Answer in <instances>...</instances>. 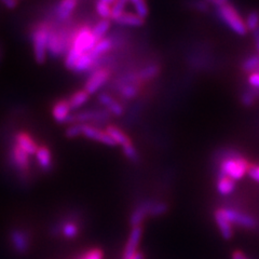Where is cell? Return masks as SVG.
Instances as JSON below:
<instances>
[{"mask_svg": "<svg viewBox=\"0 0 259 259\" xmlns=\"http://www.w3.org/2000/svg\"><path fill=\"white\" fill-rule=\"evenodd\" d=\"M217 14L220 19L228 26L231 30L237 32L238 35H245L246 34V26L244 21L242 20L240 14L236 10V8L231 6L229 3H225L223 6L216 8Z\"/></svg>", "mask_w": 259, "mask_h": 259, "instance_id": "1", "label": "cell"}, {"mask_svg": "<svg viewBox=\"0 0 259 259\" xmlns=\"http://www.w3.org/2000/svg\"><path fill=\"white\" fill-rule=\"evenodd\" d=\"M248 163L245 159L239 156L227 157L221 165V172L218 176L228 177L230 180L239 181L248 171Z\"/></svg>", "mask_w": 259, "mask_h": 259, "instance_id": "2", "label": "cell"}, {"mask_svg": "<svg viewBox=\"0 0 259 259\" xmlns=\"http://www.w3.org/2000/svg\"><path fill=\"white\" fill-rule=\"evenodd\" d=\"M49 29L47 26H39L32 34V48H34L35 61L38 64H44L48 55V37Z\"/></svg>", "mask_w": 259, "mask_h": 259, "instance_id": "3", "label": "cell"}, {"mask_svg": "<svg viewBox=\"0 0 259 259\" xmlns=\"http://www.w3.org/2000/svg\"><path fill=\"white\" fill-rule=\"evenodd\" d=\"M97 44V40L92 34V29L89 27H81L74 35L71 40V47L81 54L89 53Z\"/></svg>", "mask_w": 259, "mask_h": 259, "instance_id": "4", "label": "cell"}, {"mask_svg": "<svg viewBox=\"0 0 259 259\" xmlns=\"http://www.w3.org/2000/svg\"><path fill=\"white\" fill-rule=\"evenodd\" d=\"M10 244L16 254L25 255L30 248L29 234L23 229H13L10 232Z\"/></svg>", "mask_w": 259, "mask_h": 259, "instance_id": "5", "label": "cell"}, {"mask_svg": "<svg viewBox=\"0 0 259 259\" xmlns=\"http://www.w3.org/2000/svg\"><path fill=\"white\" fill-rule=\"evenodd\" d=\"M68 50L67 40L64 38L63 35L56 31H49L48 54H50L53 58H59L62 54H66Z\"/></svg>", "mask_w": 259, "mask_h": 259, "instance_id": "6", "label": "cell"}, {"mask_svg": "<svg viewBox=\"0 0 259 259\" xmlns=\"http://www.w3.org/2000/svg\"><path fill=\"white\" fill-rule=\"evenodd\" d=\"M222 210H223L225 217L229 221V223L231 225L234 224V225L242 227V228H245V229L256 228L257 222L252 216L246 215L244 213H241V212H239V210L231 209V208H222Z\"/></svg>", "mask_w": 259, "mask_h": 259, "instance_id": "7", "label": "cell"}, {"mask_svg": "<svg viewBox=\"0 0 259 259\" xmlns=\"http://www.w3.org/2000/svg\"><path fill=\"white\" fill-rule=\"evenodd\" d=\"M81 136H84L89 140H92L94 142L101 143V144H105L107 146H117L105 130L95 127L91 124L81 123Z\"/></svg>", "mask_w": 259, "mask_h": 259, "instance_id": "8", "label": "cell"}, {"mask_svg": "<svg viewBox=\"0 0 259 259\" xmlns=\"http://www.w3.org/2000/svg\"><path fill=\"white\" fill-rule=\"evenodd\" d=\"M109 116L110 113L105 110H84L71 115L69 122L88 124V122H92V121H105Z\"/></svg>", "mask_w": 259, "mask_h": 259, "instance_id": "9", "label": "cell"}, {"mask_svg": "<svg viewBox=\"0 0 259 259\" xmlns=\"http://www.w3.org/2000/svg\"><path fill=\"white\" fill-rule=\"evenodd\" d=\"M108 79H109V71L108 70L104 69V68L97 69V70L93 71V74L87 80L83 90L89 95H92L99 91L100 89L107 82Z\"/></svg>", "mask_w": 259, "mask_h": 259, "instance_id": "10", "label": "cell"}, {"mask_svg": "<svg viewBox=\"0 0 259 259\" xmlns=\"http://www.w3.org/2000/svg\"><path fill=\"white\" fill-rule=\"evenodd\" d=\"M143 236L142 227H132L131 232L128 234L125 246L122 253V259H131L135 254H137V248L140 246V243Z\"/></svg>", "mask_w": 259, "mask_h": 259, "instance_id": "11", "label": "cell"}, {"mask_svg": "<svg viewBox=\"0 0 259 259\" xmlns=\"http://www.w3.org/2000/svg\"><path fill=\"white\" fill-rule=\"evenodd\" d=\"M52 116L58 123L69 122L71 116V109L67 100H61L54 104L52 108Z\"/></svg>", "mask_w": 259, "mask_h": 259, "instance_id": "12", "label": "cell"}, {"mask_svg": "<svg viewBox=\"0 0 259 259\" xmlns=\"http://www.w3.org/2000/svg\"><path fill=\"white\" fill-rule=\"evenodd\" d=\"M15 143L19 148L25 151L28 156H35L38 149L37 143L31 139V136L25 132H20L15 135Z\"/></svg>", "mask_w": 259, "mask_h": 259, "instance_id": "13", "label": "cell"}, {"mask_svg": "<svg viewBox=\"0 0 259 259\" xmlns=\"http://www.w3.org/2000/svg\"><path fill=\"white\" fill-rule=\"evenodd\" d=\"M99 102L107 109L110 115L119 117L123 113V107L121 106V104L106 93H102L99 95Z\"/></svg>", "mask_w": 259, "mask_h": 259, "instance_id": "14", "label": "cell"}, {"mask_svg": "<svg viewBox=\"0 0 259 259\" xmlns=\"http://www.w3.org/2000/svg\"><path fill=\"white\" fill-rule=\"evenodd\" d=\"M215 222L217 224L218 229L221 231L222 237L225 240H230L233 237V228L229 221L225 217L222 208L217 209L215 212Z\"/></svg>", "mask_w": 259, "mask_h": 259, "instance_id": "15", "label": "cell"}, {"mask_svg": "<svg viewBox=\"0 0 259 259\" xmlns=\"http://www.w3.org/2000/svg\"><path fill=\"white\" fill-rule=\"evenodd\" d=\"M152 204V202H143L139 206H137L133 213L131 214V217H130V224L132 225V227H139L141 224L145 221V218L149 215V210L150 206Z\"/></svg>", "mask_w": 259, "mask_h": 259, "instance_id": "16", "label": "cell"}, {"mask_svg": "<svg viewBox=\"0 0 259 259\" xmlns=\"http://www.w3.org/2000/svg\"><path fill=\"white\" fill-rule=\"evenodd\" d=\"M35 156L38 165L45 171H49L52 167V153L46 146H38Z\"/></svg>", "mask_w": 259, "mask_h": 259, "instance_id": "17", "label": "cell"}, {"mask_svg": "<svg viewBox=\"0 0 259 259\" xmlns=\"http://www.w3.org/2000/svg\"><path fill=\"white\" fill-rule=\"evenodd\" d=\"M78 3L76 0H63L59 3L55 8V13L58 18L61 20H66L71 15V13L75 11Z\"/></svg>", "mask_w": 259, "mask_h": 259, "instance_id": "18", "label": "cell"}, {"mask_svg": "<svg viewBox=\"0 0 259 259\" xmlns=\"http://www.w3.org/2000/svg\"><path fill=\"white\" fill-rule=\"evenodd\" d=\"M12 160L16 167L20 169H26L29 165V156L25 151H23L18 146H14L12 149Z\"/></svg>", "mask_w": 259, "mask_h": 259, "instance_id": "19", "label": "cell"}, {"mask_svg": "<svg viewBox=\"0 0 259 259\" xmlns=\"http://www.w3.org/2000/svg\"><path fill=\"white\" fill-rule=\"evenodd\" d=\"M105 131L107 132V134L111 137V140L115 142L116 145H121L123 147V146L132 143L131 140L127 137V135L115 125H108Z\"/></svg>", "mask_w": 259, "mask_h": 259, "instance_id": "20", "label": "cell"}, {"mask_svg": "<svg viewBox=\"0 0 259 259\" xmlns=\"http://www.w3.org/2000/svg\"><path fill=\"white\" fill-rule=\"evenodd\" d=\"M111 48H112L111 39L105 37V38L101 39L100 41H97L95 47L89 53H90V55L96 61L97 59H100L102 55H104L105 53L108 52Z\"/></svg>", "mask_w": 259, "mask_h": 259, "instance_id": "21", "label": "cell"}, {"mask_svg": "<svg viewBox=\"0 0 259 259\" xmlns=\"http://www.w3.org/2000/svg\"><path fill=\"white\" fill-rule=\"evenodd\" d=\"M89 97H90V95H89L84 90H79L72 94L67 100L71 111L77 110L82 107L83 105L89 101Z\"/></svg>", "mask_w": 259, "mask_h": 259, "instance_id": "22", "label": "cell"}, {"mask_svg": "<svg viewBox=\"0 0 259 259\" xmlns=\"http://www.w3.org/2000/svg\"><path fill=\"white\" fill-rule=\"evenodd\" d=\"M79 226L75 222H65L62 226L59 227L58 232H60L65 239H75L78 237L79 234Z\"/></svg>", "mask_w": 259, "mask_h": 259, "instance_id": "23", "label": "cell"}, {"mask_svg": "<svg viewBox=\"0 0 259 259\" xmlns=\"http://www.w3.org/2000/svg\"><path fill=\"white\" fill-rule=\"evenodd\" d=\"M115 22L125 26H142L144 24V20L139 18L135 13L126 11L123 14H121Z\"/></svg>", "mask_w": 259, "mask_h": 259, "instance_id": "24", "label": "cell"}, {"mask_svg": "<svg viewBox=\"0 0 259 259\" xmlns=\"http://www.w3.org/2000/svg\"><path fill=\"white\" fill-rule=\"evenodd\" d=\"M234 188H236V184L232 180L225 176H218L217 190L222 196H228V194L233 192Z\"/></svg>", "mask_w": 259, "mask_h": 259, "instance_id": "25", "label": "cell"}, {"mask_svg": "<svg viewBox=\"0 0 259 259\" xmlns=\"http://www.w3.org/2000/svg\"><path fill=\"white\" fill-rule=\"evenodd\" d=\"M113 2L112 0H100L95 4L96 13L99 14L102 20H109L111 18V7Z\"/></svg>", "mask_w": 259, "mask_h": 259, "instance_id": "26", "label": "cell"}, {"mask_svg": "<svg viewBox=\"0 0 259 259\" xmlns=\"http://www.w3.org/2000/svg\"><path fill=\"white\" fill-rule=\"evenodd\" d=\"M95 60L90 55V53H84L80 56L72 70L75 72H85L93 66Z\"/></svg>", "mask_w": 259, "mask_h": 259, "instance_id": "27", "label": "cell"}, {"mask_svg": "<svg viewBox=\"0 0 259 259\" xmlns=\"http://www.w3.org/2000/svg\"><path fill=\"white\" fill-rule=\"evenodd\" d=\"M109 28H110V21L109 20H101L97 22L95 24V26L92 28V34L97 41H100L101 39L105 38V35L107 34Z\"/></svg>", "mask_w": 259, "mask_h": 259, "instance_id": "28", "label": "cell"}, {"mask_svg": "<svg viewBox=\"0 0 259 259\" xmlns=\"http://www.w3.org/2000/svg\"><path fill=\"white\" fill-rule=\"evenodd\" d=\"M130 4L132 5L133 9H134V13L139 16V18H141L142 20H145L146 18H147L149 10H148L147 4H146L144 0H132Z\"/></svg>", "mask_w": 259, "mask_h": 259, "instance_id": "29", "label": "cell"}, {"mask_svg": "<svg viewBox=\"0 0 259 259\" xmlns=\"http://www.w3.org/2000/svg\"><path fill=\"white\" fill-rule=\"evenodd\" d=\"M81 55H82V54L79 53L76 50H74L72 48H69V50L66 52V54H65V61H64L65 67H66L67 69H70V70L74 69L75 65H76L77 61L79 60Z\"/></svg>", "mask_w": 259, "mask_h": 259, "instance_id": "30", "label": "cell"}, {"mask_svg": "<svg viewBox=\"0 0 259 259\" xmlns=\"http://www.w3.org/2000/svg\"><path fill=\"white\" fill-rule=\"evenodd\" d=\"M127 5H128V3L125 2V0H118V2H113L112 7H111V18H110V20L116 21L121 14H123L125 12Z\"/></svg>", "mask_w": 259, "mask_h": 259, "instance_id": "31", "label": "cell"}, {"mask_svg": "<svg viewBox=\"0 0 259 259\" xmlns=\"http://www.w3.org/2000/svg\"><path fill=\"white\" fill-rule=\"evenodd\" d=\"M76 259H104V250L100 247H92L81 253Z\"/></svg>", "mask_w": 259, "mask_h": 259, "instance_id": "32", "label": "cell"}, {"mask_svg": "<svg viewBox=\"0 0 259 259\" xmlns=\"http://www.w3.org/2000/svg\"><path fill=\"white\" fill-rule=\"evenodd\" d=\"M259 69V55H252L249 56L245 60V62L243 63V70L249 72H255Z\"/></svg>", "mask_w": 259, "mask_h": 259, "instance_id": "33", "label": "cell"}, {"mask_svg": "<svg viewBox=\"0 0 259 259\" xmlns=\"http://www.w3.org/2000/svg\"><path fill=\"white\" fill-rule=\"evenodd\" d=\"M244 23H245L246 29L255 31L256 29L259 28V13L256 11L250 12L247 15V19Z\"/></svg>", "mask_w": 259, "mask_h": 259, "instance_id": "34", "label": "cell"}, {"mask_svg": "<svg viewBox=\"0 0 259 259\" xmlns=\"http://www.w3.org/2000/svg\"><path fill=\"white\" fill-rule=\"evenodd\" d=\"M167 210V205L163 202H157V203H152L150 206V210H149V215L150 216H161L163 215L164 213H166Z\"/></svg>", "mask_w": 259, "mask_h": 259, "instance_id": "35", "label": "cell"}, {"mask_svg": "<svg viewBox=\"0 0 259 259\" xmlns=\"http://www.w3.org/2000/svg\"><path fill=\"white\" fill-rule=\"evenodd\" d=\"M159 72V67L156 66V65H150V66L144 68L140 72V77L141 79H150L156 77Z\"/></svg>", "mask_w": 259, "mask_h": 259, "instance_id": "36", "label": "cell"}, {"mask_svg": "<svg viewBox=\"0 0 259 259\" xmlns=\"http://www.w3.org/2000/svg\"><path fill=\"white\" fill-rule=\"evenodd\" d=\"M139 93V89H137L134 84H126L122 89H121V94L123 97L130 100L134 99V97Z\"/></svg>", "mask_w": 259, "mask_h": 259, "instance_id": "37", "label": "cell"}, {"mask_svg": "<svg viewBox=\"0 0 259 259\" xmlns=\"http://www.w3.org/2000/svg\"><path fill=\"white\" fill-rule=\"evenodd\" d=\"M122 150H123V153L127 159L132 160V161H136L137 159H139V155H137V151H136L134 145L132 143H130V144L123 146Z\"/></svg>", "mask_w": 259, "mask_h": 259, "instance_id": "38", "label": "cell"}, {"mask_svg": "<svg viewBox=\"0 0 259 259\" xmlns=\"http://www.w3.org/2000/svg\"><path fill=\"white\" fill-rule=\"evenodd\" d=\"M65 134L68 139H75V137L81 136V123H72L66 128Z\"/></svg>", "mask_w": 259, "mask_h": 259, "instance_id": "39", "label": "cell"}, {"mask_svg": "<svg viewBox=\"0 0 259 259\" xmlns=\"http://www.w3.org/2000/svg\"><path fill=\"white\" fill-rule=\"evenodd\" d=\"M258 94H259V91H257V90L249 91V92H247V93H245L244 95H243L242 102L244 103L245 105H247V106H248V105H252Z\"/></svg>", "mask_w": 259, "mask_h": 259, "instance_id": "40", "label": "cell"}, {"mask_svg": "<svg viewBox=\"0 0 259 259\" xmlns=\"http://www.w3.org/2000/svg\"><path fill=\"white\" fill-rule=\"evenodd\" d=\"M248 83L252 87L253 90L259 91V71H255L249 74Z\"/></svg>", "mask_w": 259, "mask_h": 259, "instance_id": "41", "label": "cell"}, {"mask_svg": "<svg viewBox=\"0 0 259 259\" xmlns=\"http://www.w3.org/2000/svg\"><path fill=\"white\" fill-rule=\"evenodd\" d=\"M248 175L253 178L254 181L259 183V165H252L248 167Z\"/></svg>", "mask_w": 259, "mask_h": 259, "instance_id": "42", "label": "cell"}, {"mask_svg": "<svg viewBox=\"0 0 259 259\" xmlns=\"http://www.w3.org/2000/svg\"><path fill=\"white\" fill-rule=\"evenodd\" d=\"M3 5L7 8V9L13 10L15 7H18L19 3H18V2H15V0H4V2H3Z\"/></svg>", "mask_w": 259, "mask_h": 259, "instance_id": "43", "label": "cell"}, {"mask_svg": "<svg viewBox=\"0 0 259 259\" xmlns=\"http://www.w3.org/2000/svg\"><path fill=\"white\" fill-rule=\"evenodd\" d=\"M231 257H232V259H247L245 254L243 253V252H241V250H239V249L234 250V252L232 253Z\"/></svg>", "mask_w": 259, "mask_h": 259, "instance_id": "44", "label": "cell"}, {"mask_svg": "<svg viewBox=\"0 0 259 259\" xmlns=\"http://www.w3.org/2000/svg\"><path fill=\"white\" fill-rule=\"evenodd\" d=\"M254 39H255V46L257 51L259 52V28L254 31Z\"/></svg>", "mask_w": 259, "mask_h": 259, "instance_id": "45", "label": "cell"}, {"mask_svg": "<svg viewBox=\"0 0 259 259\" xmlns=\"http://www.w3.org/2000/svg\"><path fill=\"white\" fill-rule=\"evenodd\" d=\"M131 259H145V256H144V254L143 253H137V254H135Z\"/></svg>", "mask_w": 259, "mask_h": 259, "instance_id": "46", "label": "cell"}]
</instances>
